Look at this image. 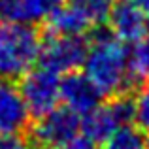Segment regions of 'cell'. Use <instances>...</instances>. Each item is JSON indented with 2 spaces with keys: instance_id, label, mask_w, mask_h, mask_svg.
Returning <instances> with one entry per match:
<instances>
[{
  "instance_id": "cell-1",
  "label": "cell",
  "mask_w": 149,
  "mask_h": 149,
  "mask_svg": "<svg viewBox=\"0 0 149 149\" xmlns=\"http://www.w3.org/2000/svg\"><path fill=\"white\" fill-rule=\"evenodd\" d=\"M83 70V74L95 83L104 98L138 89L130 70V55L127 44L117 40L109 29H95Z\"/></svg>"
},
{
  "instance_id": "cell-2",
  "label": "cell",
  "mask_w": 149,
  "mask_h": 149,
  "mask_svg": "<svg viewBox=\"0 0 149 149\" xmlns=\"http://www.w3.org/2000/svg\"><path fill=\"white\" fill-rule=\"evenodd\" d=\"M42 32L34 25L0 23V79H21L40 53Z\"/></svg>"
},
{
  "instance_id": "cell-3",
  "label": "cell",
  "mask_w": 149,
  "mask_h": 149,
  "mask_svg": "<svg viewBox=\"0 0 149 149\" xmlns=\"http://www.w3.org/2000/svg\"><path fill=\"white\" fill-rule=\"evenodd\" d=\"M134 121V96L132 93H123L109 96L104 104L87 111L81 119V132L95 143H102L113 130Z\"/></svg>"
},
{
  "instance_id": "cell-4",
  "label": "cell",
  "mask_w": 149,
  "mask_h": 149,
  "mask_svg": "<svg viewBox=\"0 0 149 149\" xmlns=\"http://www.w3.org/2000/svg\"><path fill=\"white\" fill-rule=\"evenodd\" d=\"M87 49L89 40L83 36L42 32L38 61L44 68L55 74H68L83 66Z\"/></svg>"
},
{
  "instance_id": "cell-5",
  "label": "cell",
  "mask_w": 149,
  "mask_h": 149,
  "mask_svg": "<svg viewBox=\"0 0 149 149\" xmlns=\"http://www.w3.org/2000/svg\"><path fill=\"white\" fill-rule=\"evenodd\" d=\"M81 130V117L70 108H55L49 113L38 117L30 123L26 136H29L32 147L36 149H51L61 143L72 140Z\"/></svg>"
},
{
  "instance_id": "cell-6",
  "label": "cell",
  "mask_w": 149,
  "mask_h": 149,
  "mask_svg": "<svg viewBox=\"0 0 149 149\" xmlns=\"http://www.w3.org/2000/svg\"><path fill=\"white\" fill-rule=\"evenodd\" d=\"M25 104L29 108L30 117L38 119V117L49 113L55 109L61 102V79L58 74L51 72V70L40 68L32 70L30 68L25 76L21 77V85H19Z\"/></svg>"
},
{
  "instance_id": "cell-7",
  "label": "cell",
  "mask_w": 149,
  "mask_h": 149,
  "mask_svg": "<svg viewBox=\"0 0 149 149\" xmlns=\"http://www.w3.org/2000/svg\"><path fill=\"white\" fill-rule=\"evenodd\" d=\"M32 117L19 87L0 79V134H26Z\"/></svg>"
},
{
  "instance_id": "cell-8",
  "label": "cell",
  "mask_w": 149,
  "mask_h": 149,
  "mask_svg": "<svg viewBox=\"0 0 149 149\" xmlns=\"http://www.w3.org/2000/svg\"><path fill=\"white\" fill-rule=\"evenodd\" d=\"M108 26L123 44H138L149 32L147 17L130 0H117L108 15Z\"/></svg>"
},
{
  "instance_id": "cell-9",
  "label": "cell",
  "mask_w": 149,
  "mask_h": 149,
  "mask_svg": "<svg viewBox=\"0 0 149 149\" xmlns=\"http://www.w3.org/2000/svg\"><path fill=\"white\" fill-rule=\"evenodd\" d=\"M104 96L95 87L91 79L85 74H79L77 70L64 74L61 79V100L66 108L76 111L77 115H85L87 111L95 109L100 104Z\"/></svg>"
},
{
  "instance_id": "cell-10",
  "label": "cell",
  "mask_w": 149,
  "mask_h": 149,
  "mask_svg": "<svg viewBox=\"0 0 149 149\" xmlns=\"http://www.w3.org/2000/svg\"><path fill=\"white\" fill-rule=\"evenodd\" d=\"M66 0H0V21L36 25Z\"/></svg>"
},
{
  "instance_id": "cell-11",
  "label": "cell",
  "mask_w": 149,
  "mask_h": 149,
  "mask_svg": "<svg viewBox=\"0 0 149 149\" xmlns=\"http://www.w3.org/2000/svg\"><path fill=\"white\" fill-rule=\"evenodd\" d=\"M47 32L53 34H72V36H83L93 29V21L87 17L83 10L74 0H66L58 6L53 13L45 19Z\"/></svg>"
},
{
  "instance_id": "cell-12",
  "label": "cell",
  "mask_w": 149,
  "mask_h": 149,
  "mask_svg": "<svg viewBox=\"0 0 149 149\" xmlns=\"http://www.w3.org/2000/svg\"><path fill=\"white\" fill-rule=\"evenodd\" d=\"M100 149H147V138L140 127L123 125L100 143Z\"/></svg>"
},
{
  "instance_id": "cell-13",
  "label": "cell",
  "mask_w": 149,
  "mask_h": 149,
  "mask_svg": "<svg viewBox=\"0 0 149 149\" xmlns=\"http://www.w3.org/2000/svg\"><path fill=\"white\" fill-rule=\"evenodd\" d=\"M134 45L136 47L130 55V70L140 87L142 83L149 81V32Z\"/></svg>"
},
{
  "instance_id": "cell-14",
  "label": "cell",
  "mask_w": 149,
  "mask_h": 149,
  "mask_svg": "<svg viewBox=\"0 0 149 149\" xmlns=\"http://www.w3.org/2000/svg\"><path fill=\"white\" fill-rule=\"evenodd\" d=\"M81 10L87 13V17L93 21V25H100V23L108 21L109 11L113 10L117 0H74Z\"/></svg>"
},
{
  "instance_id": "cell-15",
  "label": "cell",
  "mask_w": 149,
  "mask_h": 149,
  "mask_svg": "<svg viewBox=\"0 0 149 149\" xmlns=\"http://www.w3.org/2000/svg\"><path fill=\"white\" fill-rule=\"evenodd\" d=\"M134 121L142 130L149 132V81L140 85L134 96Z\"/></svg>"
},
{
  "instance_id": "cell-16",
  "label": "cell",
  "mask_w": 149,
  "mask_h": 149,
  "mask_svg": "<svg viewBox=\"0 0 149 149\" xmlns=\"http://www.w3.org/2000/svg\"><path fill=\"white\" fill-rule=\"evenodd\" d=\"M0 149H34L26 134H0Z\"/></svg>"
},
{
  "instance_id": "cell-17",
  "label": "cell",
  "mask_w": 149,
  "mask_h": 149,
  "mask_svg": "<svg viewBox=\"0 0 149 149\" xmlns=\"http://www.w3.org/2000/svg\"><path fill=\"white\" fill-rule=\"evenodd\" d=\"M51 149H98V147H96L95 142H91L85 136H74L72 140H68V142L61 143L57 147H51Z\"/></svg>"
},
{
  "instance_id": "cell-18",
  "label": "cell",
  "mask_w": 149,
  "mask_h": 149,
  "mask_svg": "<svg viewBox=\"0 0 149 149\" xmlns=\"http://www.w3.org/2000/svg\"><path fill=\"white\" fill-rule=\"evenodd\" d=\"M130 2L138 6V10L142 11L143 15H146V17H147V21H149V0H130Z\"/></svg>"
},
{
  "instance_id": "cell-19",
  "label": "cell",
  "mask_w": 149,
  "mask_h": 149,
  "mask_svg": "<svg viewBox=\"0 0 149 149\" xmlns=\"http://www.w3.org/2000/svg\"><path fill=\"white\" fill-rule=\"evenodd\" d=\"M147 149H149V138H147Z\"/></svg>"
}]
</instances>
